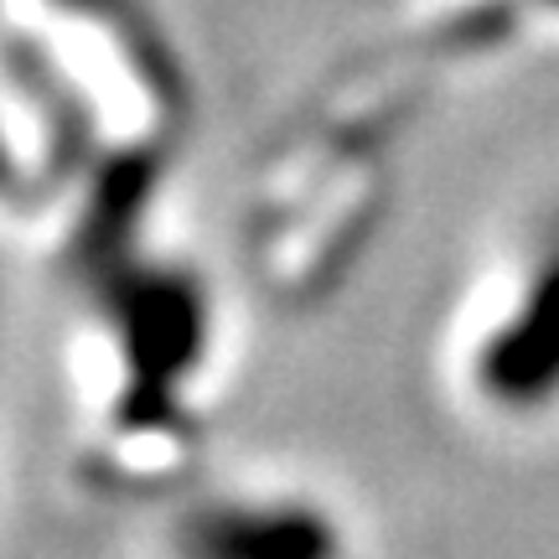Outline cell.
Returning <instances> with one entry per match:
<instances>
[{
  "label": "cell",
  "instance_id": "cell-1",
  "mask_svg": "<svg viewBox=\"0 0 559 559\" xmlns=\"http://www.w3.org/2000/svg\"><path fill=\"white\" fill-rule=\"evenodd\" d=\"M477 389L502 415H539L559 404V239L544 243L519 300L477 353Z\"/></svg>",
  "mask_w": 559,
  "mask_h": 559
},
{
  "label": "cell",
  "instance_id": "cell-2",
  "mask_svg": "<svg viewBox=\"0 0 559 559\" xmlns=\"http://www.w3.org/2000/svg\"><path fill=\"white\" fill-rule=\"evenodd\" d=\"M177 559H342V528L317 502L228 498L181 523Z\"/></svg>",
  "mask_w": 559,
  "mask_h": 559
},
{
  "label": "cell",
  "instance_id": "cell-3",
  "mask_svg": "<svg viewBox=\"0 0 559 559\" xmlns=\"http://www.w3.org/2000/svg\"><path fill=\"white\" fill-rule=\"evenodd\" d=\"M202 347V300L192 280L151 275L130 290V353H135L140 389L151 400L171 404L177 389L198 368Z\"/></svg>",
  "mask_w": 559,
  "mask_h": 559
}]
</instances>
